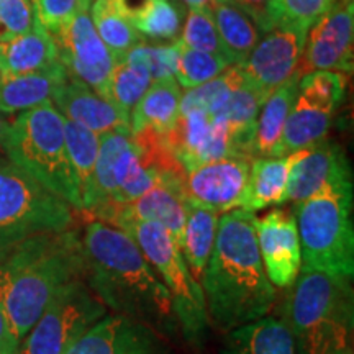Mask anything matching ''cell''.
I'll list each match as a JSON object with an SVG mask.
<instances>
[{
  "mask_svg": "<svg viewBox=\"0 0 354 354\" xmlns=\"http://www.w3.org/2000/svg\"><path fill=\"white\" fill-rule=\"evenodd\" d=\"M81 240L84 279L105 307L166 338L180 331L169 290L130 234L92 218Z\"/></svg>",
  "mask_w": 354,
  "mask_h": 354,
  "instance_id": "1",
  "label": "cell"
},
{
  "mask_svg": "<svg viewBox=\"0 0 354 354\" xmlns=\"http://www.w3.org/2000/svg\"><path fill=\"white\" fill-rule=\"evenodd\" d=\"M256 216L234 209L218 216L215 245L201 286L210 325L228 333L268 317L277 290L266 276L261 261Z\"/></svg>",
  "mask_w": 354,
  "mask_h": 354,
  "instance_id": "2",
  "label": "cell"
},
{
  "mask_svg": "<svg viewBox=\"0 0 354 354\" xmlns=\"http://www.w3.org/2000/svg\"><path fill=\"white\" fill-rule=\"evenodd\" d=\"M84 266L74 228L33 234L0 253V302L20 343L57 292L84 277Z\"/></svg>",
  "mask_w": 354,
  "mask_h": 354,
  "instance_id": "3",
  "label": "cell"
},
{
  "mask_svg": "<svg viewBox=\"0 0 354 354\" xmlns=\"http://www.w3.org/2000/svg\"><path fill=\"white\" fill-rule=\"evenodd\" d=\"M353 281L300 269L287 287L282 320L297 354H339L353 348Z\"/></svg>",
  "mask_w": 354,
  "mask_h": 354,
  "instance_id": "4",
  "label": "cell"
},
{
  "mask_svg": "<svg viewBox=\"0 0 354 354\" xmlns=\"http://www.w3.org/2000/svg\"><path fill=\"white\" fill-rule=\"evenodd\" d=\"M3 156L74 210L82 212L81 192L66 146L64 117L51 102L10 118Z\"/></svg>",
  "mask_w": 354,
  "mask_h": 354,
  "instance_id": "5",
  "label": "cell"
},
{
  "mask_svg": "<svg viewBox=\"0 0 354 354\" xmlns=\"http://www.w3.org/2000/svg\"><path fill=\"white\" fill-rule=\"evenodd\" d=\"M302 268L353 281V194L326 190L295 202Z\"/></svg>",
  "mask_w": 354,
  "mask_h": 354,
  "instance_id": "6",
  "label": "cell"
},
{
  "mask_svg": "<svg viewBox=\"0 0 354 354\" xmlns=\"http://www.w3.org/2000/svg\"><path fill=\"white\" fill-rule=\"evenodd\" d=\"M117 228L130 234L165 282L185 342L196 346L202 344L210 326L205 295L171 234L149 221L128 220L118 223Z\"/></svg>",
  "mask_w": 354,
  "mask_h": 354,
  "instance_id": "7",
  "label": "cell"
},
{
  "mask_svg": "<svg viewBox=\"0 0 354 354\" xmlns=\"http://www.w3.org/2000/svg\"><path fill=\"white\" fill-rule=\"evenodd\" d=\"M74 209L0 156V253L38 233L73 228Z\"/></svg>",
  "mask_w": 354,
  "mask_h": 354,
  "instance_id": "8",
  "label": "cell"
},
{
  "mask_svg": "<svg viewBox=\"0 0 354 354\" xmlns=\"http://www.w3.org/2000/svg\"><path fill=\"white\" fill-rule=\"evenodd\" d=\"M109 308L79 277L66 284L20 343V354H64Z\"/></svg>",
  "mask_w": 354,
  "mask_h": 354,
  "instance_id": "9",
  "label": "cell"
},
{
  "mask_svg": "<svg viewBox=\"0 0 354 354\" xmlns=\"http://www.w3.org/2000/svg\"><path fill=\"white\" fill-rule=\"evenodd\" d=\"M354 69V0H331L328 10L310 26L300 77L313 71L351 74Z\"/></svg>",
  "mask_w": 354,
  "mask_h": 354,
  "instance_id": "10",
  "label": "cell"
},
{
  "mask_svg": "<svg viewBox=\"0 0 354 354\" xmlns=\"http://www.w3.org/2000/svg\"><path fill=\"white\" fill-rule=\"evenodd\" d=\"M185 201L187 194L184 189V174L166 169L161 172L158 183L136 201L125 205L102 207L91 216L112 227L128 220L156 223L171 234L180 250L185 225Z\"/></svg>",
  "mask_w": 354,
  "mask_h": 354,
  "instance_id": "11",
  "label": "cell"
},
{
  "mask_svg": "<svg viewBox=\"0 0 354 354\" xmlns=\"http://www.w3.org/2000/svg\"><path fill=\"white\" fill-rule=\"evenodd\" d=\"M57 56L69 79L79 81L107 100V91L115 59L97 35L88 10L74 17L53 35Z\"/></svg>",
  "mask_w": 354,
  "mask_h": 354,
  "instance_id": "12",
  "label": "cell"
},
{
  "mask_svg": "<svg viewBox=\"0 0 354 354\" xmlns=\"http://www.w3.org/2000/svg\"><path fill=\"white\" fill-rule=\"evenodd\" d=\"M162 141L184 172L216 159L236 156L227 123L205 109L179 112L174 128Z\"/></svg>",
  "mask_w": 354,
  "mask_h": 354,
  "instance_id": "13",
  "label": "cell"
},
{
  "mask_svg": "<svg viewBox=\"0 0 354 354\" xmlns=\"http://www.w3.org/2000/svg\"><path fill=\"white\" fill-rule=\"evenodd\" d=\"M326 190L353 194L349 159L342 146L330 140L300 149L290 169L282 203L307 201Z\"/></svg>",
  "mask_w": 354,
  "mask_h": 354,
  "instance_id": "14",
  "label": "cell"
},
{
  "mask_svg": "<svg viewBox=\"0 0 354 354\" xmlns=\"http://www.w3.org/2000/svg\"><path fill=\"white\" fill-rule=\"evenodd\" d=\"M307 32L277 26L264 33L240 68L250 86L269 95L274 88L299 74Z\"/></svg>",
  "mask_w": 354,
  "mask_h": 354,
  "instance_id": "15",
  "label": "cell"
},
{
  "mask_svg": "<svg viewBox=\"0 0 354 354\" xmlns=\"http://www.w3.org/2000/svg\"><path fill=\"white\" fill-rule=\"evenodd\" d=\"M256 236L266 276L279 289L295 282L302 269L299 230L294 212L274 209L256 220Z\"/></svg>",
  "mask_w": 354,
  "mask_h": 354,
  "instance_id": "16",
  "label": "cell"
},
{
  "mask_svg": "<svg viewBox=\"0 0 354 354\" xmlns=\"http://www.w3.org/2000/svg\"><path fill=\"white\" fill-rule=\"evenodd\" d=\"M253 159L228 156L185 172L184 189L190 201L216 214L240 209Z\"/></svg>",
  "mask_w": 354,
  "mask_h": 354,
  "instance_id": "17",
  "label": "cell"
},
{
  "mask_svg": "<svg viewBox=\"0 0 354 354\" xmlns=\"http://www.w3.org/2000/svg\"><path fill=\"white\" fill-rule=\"evenodd\" d=\"M64 354H174L166 336L123 315H105Z\"/></svg>",
  "mask_w": 354,
  "mask_h": 354,
  "instance_id": "18",
  "label": "cell"
},
{
  "mask_svg": "<svg viewBox=\"0 0 354 354\" xmlns=\"http://www.w3.org/2000/svg\"><path fill=\"white\" fill-rule=\"evenodd\" d=\"M51 104L66 120H71L94 131L95 135L125 130L130 127V117L113 104L100 97L86 84L68 79L56 88Z\"/></svg>",
  "mask_w": 354,
  "mask_h": 354,
  "instance_id": "19",
  "label": "cell"
},
{
  "mask_svg": "<svg viewBox=\"0 0 354 354\" xmlns=\"http://www.w3.org/2000/svg\"><path fill=\"white\" fill-rule=\"evenodd\" d=\"M335 112L336 109L312 99V97L300 94L297 91V97H295L284 131H282L277 158L310 148V146L326 140L331 123H333Z\"/></svg>",
  "mask_w": 354,
  "mask_h": 354,
  "instance_id": "20",
  "label": "cell"
},
{
  "mask_svg": "<svg viewBox=\"0 0 354 354\" xmlns=\"http://www.w3.org/2000/svg\"><path fill=\"white\" fill-rule=\"evenodd\" d=\"M57 61L55 38L38 21L28 33L0 41V79L37 73Z\"/></svg>",
  "mask_w": 354,
  "mask_h": 354,
  "instance_id": "21",
  "label": "cell"
},
{
  "mask_svg": "<svg viewBox=\"0 0 354 354\" xmlns=\"http://www.w3.org/2000/svg\"><path fill=\"white\" fill-rule=\"evenodd\" d=\"M299 79L300 74H295L289 81L274 88L266 99L253 128V138L250 145L251 159L277 158L282 131L297 97Z\"/></svg>",
  "mask_w": 354,
  "mask_h": 354,
  "instance_id": "22",
  "label": "cell"
},
{
  "mask_svg": "<svg viewBox=\"0 0 354 354\" xmlns=\"http://www.w3.org/2000/svg\"><path fill=\"white\" fill-rule=\"evenodd\" d=\"M180 97L183 92L174 77L154 81L131 110V131H151L165 140L179 117Z\"/></svg>",
  "mask_w": 354,
  "mask_h": 354,
  "instance_id": "23",
  "label": "cell"
},
{
  "mask_svg": "<svg viewBox=\"0 0 354 354\" xmlns=\"http://www.w3.org/2000/svg\"><path fill=\"white\" fill-rule=\"evenodd\" d=\"M68 79L61 61L37 73L0 79V112L13 115L51 102L56 88Z\"/></svg>",
  "mask_w": 354,
  "mask_h": 354,
  "instance_id": "24",
  "label": "cell"
},
{
  "mask_svg": "<svg viewBox=\"0 0 354 354\" xmlns=\"http://www.w3.org/2000/svg\"><path fill=\"white\" fill-rule=\"evenodd\" d=\"M299 151L281 158H256L250 165V176L240 209L259 212L272 205H282L289 174Z\"/></svg>",
  "mask_w": 354,
  "mask_h": 354,
  "instance_id": "25",
  "label": "cell"
},
{
  "mask_svg": "<svg viewBox=\"0 0 354 354\" xmlns=\"http://www.w3.org/2000/svg\"><path fill=\"white\" fill-rule=\"evenodd\" d=\"M220 354H297L289 326L281 317H264L223 336Z\"/></svg>",
  "mask_w": 354,
  "mask_h": 354,
  "instance_id": "26",
  "label": "cell"
},
{
  "mask_svg": "<svg viewBox=\"0 0 354 354\" xmlns=\"http://www.w3.org/2000/svg\"><path fill=\"white\" fill-rule=\"evenodd\" d=\"M130 12L128 0H94L88 12L97 35L113 56L115 63L125 59L128 51L136 44L145 43L131 24Z\"/></svg>",
  "mask_w": 354,
  "mask_h": 354,
  "instance_id": "27",
  "label": "cell"
},
{
  "mask_svg": "<svg viewBox=\"0 0 354 354\" xmlns=\"http://www.w3.org/2000/svg\"><path fill=\"white\" fill-rule=\"evenodd\" d=\"M218 216L220 214L209 207L201 205L190 198L185 201V225L180 251L198 282L214 250Z\"/></svg>",
  "mask_w": 354,
  "mask_h": 354,
  "instance_id": "28",
  "label": "cell"
},
{
  "mask_svg": "<svg viewBox=\"0 0 354 354\" xmlns=\"http://www.w3.org/2000/svg\"><path fill=\"white\" fill-rule=\"evenodd\" d=\"M64 136L71 165H73L79 192H81L82 212L88 214L95 205V165L97 156H99L100 136L66 118Z\"/></svg>",
  "mask_w": 354,
  "mask_h": 354,
  "instance_id": "29",
  "label": "cell"
},
{
  "mask_svg": "<svg viewBox=\"0 0 354 354\" xmlns=\"http://www.w3.org/2000/svg\"><path fill=\"white\" fill-rule=\"evenodd\" d=\"M212 17L218 30L225 59L230 66L245 63L259 41V30L256 25L245 13L227 2H220L212 10Z\"/></svg>",
  "mask_w": 354,
  "mask_h": 354,
  "instance_id": "30",
  "label": "cell"
},
{
  "mask_svg": "<svg viewBox=\"0 0 354 354\" xmlns=\"http://www.w3.org/2000/svg\"><path fill=\"white\" fill-rule=\"evenodd\" d=\"M184 17L185 10L179 0H143L130 12L131 24L141 38L156 44L174 43L180 37Z\"/></svg>",
  "mask_w": 354,
  "mask_h": 354,
  "instance_id": "31",
  "label": "cell"
},
{
  "mask_svg": "<svg viewBox=\"0 0 354 354\" xmlns=\"http://www.w3.org/2000/svg\"><path fill=\"white\" fill-rule=\"evenodd\" d=\"M151 84L153 79L143 66L127 63V61L115 63L110 74L107 100L130 117L133 107L138 104Z\"/></svg>",
  "mask_w": 354,
  "mask_h": 354,
  "instance_id": "32",
  "label": "cell"
},
{
  "mask_svg": "<svg viewBox=\"0 0 354 354\" xmlns=\"http://www.w3.org/2000/svg\"><path fill=\"white\" fill-rule=\"evenodd\" d=\"M177 44H179V57H177L174 79L180 87L187 91L218 77L230 66L228 61L216 53L190 50L180 44L179 39Z\"/></svg>",
  "mask_w": 354,
  "mask_h": 354,
  "instance_id": "33",
  "label": "cell"
},
{
  "mask_svg": "<svg viewBox=\"0 0 354 354\" xmlns=\"http://www.w3.org/2000/svg\"><path fill=\"white\" fill-rule=\"evenodd\" d=\"M177 57H179V44L174 43L162 44H146L140 43L131 48L125 56L127 63L143 66L151 76L153 82L161 79L174 77Z\"/></svg>",
  "mask_w": 354,
  "mask_h": 354,
  "instance_id": "34",
  "label": "cell"
},
{
  "mask_svg": "<svg viewBox=\"0 0 354 354\" xmlns=\"http://www.w3.org/2000/svg\"><path fill=\"white\" fill-rule=\"evenodd\" d=\"M177 39H179L180 44H184L185 48H190V50L216 53V55L223 56L218 30H216L214 17H212V12L209 10L189 8L183 33Z\"/></svg>",
  "mask_w": 354,
  "mask_h": 354,
  "instance_id": "35",
  "label": "cell"
},
{
  "mask_svg": "<svg viewBox=\"0 0 354 354\" xmlns=\"http://www.w3.org/2000/svg\"><path fill=\"white\" fill-rule=\"evenodd\" d=\"M32 6L38 24L55 35L74 17L88 10L91 0H32Z\"/></svg>",
  "mask_w": 354,
  "mask_h": 354,
  "instance_id": "36",
  "label": "cell"
},
{
  "mask_svg": "<svg viewBox=\"0 0 354 354\" xmlns=\"http://www.w3.org/2000/svg\"><path fill=\"white\" fill-rule=\"evenodd\" d=\"M330 3L331 0H276L279 26L308 32Z\"/></svg>",
  "mask_w": 354,
  "mask_h": 354,
  "instance_id": "37",
  "label": "cell"
},
{
  "mask_svg": "<svg viewBox=\"0 0 354 354\" xmlns=\"http://www.w3.org/2000/svg\"><path fill=\"white\" fill-rule=\"evenodd\" d=\"M35 24L32 0H0V41L28 33Z\"/></svg>",
  "mask_w": 354,
  "mask_h": 354,
  "instance_id": "38",
  "label": "cell"
},
{
  "mask_svg": "<svg viewBox=\"0 0 354 354\" xmlns=\"http://www.w3.org/2000/svg\"><path fill=\"white\" fill-rule=\"evenodd\" d=\"M223 2L245 13L263 33L271 32L279 26L276 0H223Z\"/></svg>",
  "mask_w": 354,
  "mask_h": 354,
  "instance_id": "39",
  "label": "cell"
},
{
  "mask_svg": "<svg viewBox=\"0 0 354 354\" xmlns=\"http://www.w3.org/2000/svg\"><path fill=\"white\" fill-rule=\"evenodd\" d=\"M0 354H20V339L12 328L2 302H0Z\"/></svg>",
  "mask_w": 354,
  "mask_h": 354,
  "instance_id": "40",
  "label": "cell"
},
{
  "mask_svg": "<svg viewBox=\"0 0 354 354\" xmlns=\"http://www.w3.org/2000/svg\"><path fill=\"white\" fill-rule=\"evenodd\" d=\"M189 6V8H201V10L212 12L223 0H183Z\"/></svg>",
  "mask_w": 354,
  "mask_h": 354,
  "instance_id": "41",
  "label": "cell"
},
{
  "mask_svg": "<svg viewBox=\"0 0 354 354\" xmlns=\"http://www.w3.org/2000/svg\"><path fill=\"white\" fill-rule=\"evenodd\" d=\"M10 115L0 112V156H3V143H6V135L8 130V123H10Z\"/></svg>",
  "mask_w": 354,
  "mask_h": 354,
  "instance_id": "42",
  "label": "cell"
},
{
  "mask_svg": "<svg viewBox=\"0 0 354 354\" xmlns=\"http://www.w3.org/2000/svg\"><path fill=\"white\" fill-rule=\"evenodd\" d=\"M339 354H353V348H348V349H344V351H342Z\"/></svg>",
  "mask_w": 354,
  "mask_h": 354,
  "instance_id": "43",
  "label": "cell"
}]
</instances>
